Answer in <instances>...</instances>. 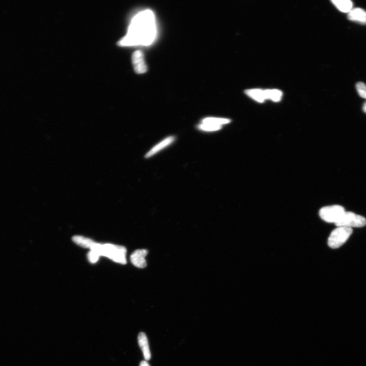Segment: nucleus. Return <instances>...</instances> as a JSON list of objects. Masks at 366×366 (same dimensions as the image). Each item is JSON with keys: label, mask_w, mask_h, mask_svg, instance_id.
<instances>
[{"label": "nucleus", "mask_w": 366, "mask_h": 366, "mask_svg": "<svg viewBox=\"0 0 366 366\" xmlns=\"http://www.w3.org/2000/svg\"><path fill=\"white\" fill-rule=\"evenodd\" d=\"M264 93L266 99H271L276 102L280 101L282 95V92L277 90H265Z\"/></svg>", "instance_id": "2eb2a0df"}, {"label": "nucleus", "mask_w": 366, "mask_h": 366, "mask_svg": "<svg viewBox=\"0 0 366 366\" xmlns=\"http://www.w3.org/2000/svg\"><path fill=\"white\" fill-rule=\"evenodd\" d=\"M126 248L122 246L112 244H105L101 245L99 254L101 257H105L113 261L122 264L127 263Z\"/></svg>", "instance_id": "f03ea898"}, {"label": "nucleus", "mask_w": 366, "mask_h": 366, "mask_svg": "<svg viewBox=\"0 0 366 366\" xmlns=\"http://www.w3.org/2000/svg\"><path fill=\"white\" fill-rule=\"evenodd\" d=\"M139 366H150L149 364L146 361H141Z\"/></svg>", "instance_id": "6ab92c4d"}, {"label": "nucleus", "mask_w": 366, "mask_h": 366, "mask_svg": "<svg viewBox=\"0 0 366 366\" xmlns=\"http://www.w3.org/2000/svg\"><path fill=\"white\" fill-rule=\"evenodd\" d=\"M138 341L139 346L142 351L144 358H145L146 361L150 360L151 355L148 340L146 335L144 332H140L138 336Z\"/></svg>", "instance_id": "1a4fd4ad"}, {"label": "nucleus", "mask_w": 366, "mask_h": 366, "mask_svg": "<svg viewBox=\"0 0 366 366\" xmlns=\"http://www.w3.org/2000/svg\"><path fill=\"white\" fill-rule=\"evenodd\" d=\"M331 2L344 13H349L353 8V3L350 0H332Z\"/></svg>", "instance_id": "9d476101"}, {"label": "nucleus", "mask_w": 366, "mask_h": 366, "mask_svg": "<svg viewBox=\"0 0 366 366\" xmlns=\"http://www.w3.org/2000/svg\"><path fill=\"white\" fill-rule=\"evenodd\" d=\"M198 128L199 129L203 131H214L221 129L222 128V126L202 123V124L199 125Z\"/></svg>", "instance_id": "dca6fc26"}, {"label": "nucleus", "mask_w": 366, "mask_h": 366, "mask_svg": "<svg viewBox=\"0 0 366 366\" xmlns=\"http://www.w3.org/2000/svg\"><path fill=\"white\" fill-rule=\"evenodd\" d=\"M148 251L146 249H139L131 254L130 260L133 264L136 267L143 269L147 267V262L145 259Z\"/></svg>", "instance_id": "0eeeda50"}, {"label": "nucleus", "mask_w": 366, "mask_h": 366, "mask_svg": "<svg viewBox=\"0 0 366 366\" xmlns=\"http://www.w3.org/2000/svg\"><path fill=\"white\" fill-rule=\"evenodd\" d=\"M174 140V137H170L165 139L161 142L158 144L157 145L153 148L146 155V158H149L153 156L154 155L157 154V152L164 149V148L169 146Z\"/></svg>", "instance_id": "9b49d317"}, {"label": "nucleus", "mask_w": 366, "mask_h": 366, "mask_svg": "<svg viewBox=\"0 0 366 366\" xmlns=\"http://www.w3.org/2000/svg\"><path fill=\"white\" fill-rule=\"evenodd\" d=\"M346 212L345 208L339 205L327 206L321 208L319 216L328 223L336 224Z\"/></svg>", "instance_id": "20e7f679"}, {"label": "nucleus", "mask_w": 366, "mask_h": 366, "mask_svg": "<svg viewBox=\"0 0 366 366\" xmlns=\"http://www.w3.org/2000/svg\"><path fill=\"white\" fill-rule=\"evenodd\" d=\"M246 94L260 103L263 102L266 99L264 91L260 89H251L246 91Z\"/></svg>", "instance_id": "ddd939ff"}, {"label": "nucleus", "mask_w": 366, "mask_h": 366, "mask_svg": "<svg viewBox=\"0 0 366 366\" xmlns=\"http://www.w3.org/2000/svg\"><path fill=\"white\" fill-rule=\"evenodd\" d=\"M72 241L77 245H79L84 248H88L91 249L95 242L89 239L85 238L81 236H75L72 238Z\"/></svg>", "instance_id": "f8f14e48"}, {"label": "nucleus", "mask_w": 366, "mask_h": 366, "mask_svg": "<svg viewBox=\"0 0 366 366\" xmlns=\"http://www.w3.org/2000/svg\"><path fill=\"white\" fill-rule=\"evenodd\" d=\"M156 34L154 14L151 10H145L132 19L127 35L120 43L122 46L149 45Z\"/></svg>", "instance_id": "f257e3e1"}, {"label": "nucleus", "mask_w": 366, "mask_h": 366, "mask_svg": "<svg viewBox=\"0 0 366 366\" xmlns=\"http://www.w3.org/2000/svg\"><path fill=\"white\" fill-rule=\"evenodd\" d=\"M348 18L350 21L366 25V11L361 8H354L348 13Z\"/></svg>", "instance_id": "6e6552de"}, {"label": "nucleus", "mask_w": 366, "mask_h": 366, "mask_svg": "<svg viewBox=\"0 0 366 366\" xmlns=\"http://www.w3.org/2000/svg\"><path fill=\"white\" fill-rule=\"evenodd\" d=\"M356 87L360 96L366 99V85L363 82H359L356 84Z\"/></svg>", "instance_id": "f3484780"}, {"label": "nucleus", "mask_w": 366, "mask_h": 366, "mask_svg": "<svg viewBox=\"0 0 366 366\" xmlns=\"http://www.w3.org/2000/svg\"><path fill=\"white\" fill-rule=\"evenodd\" d=\"M337 227H362L366 225V219L351 212H346L335 224Z\"/></svg>", "instance_id": "39448f33"}, {"label": "nucleus", "mask_w": 366, "mask_h": 366, "mask_svg": "<svg viewBox=\"0 0 366 366\" xmlns=\"http://www.w3.org/2000/svg\"><path fill=\"white\" fill-rule=\"evenodd\" d=\"M101 257L100 255L93 251H91L87 254V259L91 263H95L98 261L99 258Z\"/></svg>", "instance_id": "a211bd4d"}, {"label": "nucleus", "mask_w": 366, "mask_h": 366, "mask_svg": "<svg viewBox=\"0 0 366 366\" xmlns=\"http://www.w3.org/2000/svg\"><path fill=\"white\" fill-rule=\"evenodd\" d=\"M363 110L364 112L366 113V102L363 105Z\"/></svg>", "instance_id": "aec40b11"}, {"label": "nucleus", "mask_w": 366, "mask_h": 366, "mask_svg": "<svg viewBox=\"0 0 366 366\" xmlns=\"http://www.w3.org/2000/svg\"><path fill=\"white\" fill-rule=\"evenodd\" d=\"M203 123L210 124L216 125H220L227 124L230 122V120L224 118H217L209 117L206 118L202 120Z\"/></svg>", "instance_id": "4468645a"}, {"label": "nucleus", "mask_w": 366, "mask_h": 366, "mask_svg": "<svg viewBox=\"0 0 366 366\" xmlns=\"http://www.w3.org/2000/svg\"><path fill=\"white\" fill-rule=\"evenodd\" d=\"M352 234V228L337 227L331 232L329 238V246L332 249L339 248L348 241Z\"/></svg>", "instance_id": "7ed1b4c3"}, {"label": "nucleus", "mask_w": 366, "mask_h": 366, "mask_svg": "<svg viewBox=\"0 0 366 366\" xmlns=\"http://www.w3.org/2000/svg\"><path fill=\"white\" fill-rule=\"evenodd\" d=\"M132 61L137 73H142L147 70V65L145 59H144V55L141 51L137 50L133 53Z\"/></svg>", "instance_id": "423d86ee"}]
</instances>
